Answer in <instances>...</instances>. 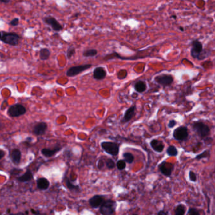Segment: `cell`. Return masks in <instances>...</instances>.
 Here are the masks:
<instances>
[{
	"instance_id": "cell-1",
	"label": "cell",
	"mask_w": 215,
	"mask_h": 215,
	"mask_svg": "<svg viewBox=\"0 0 215 215\" xmlns=\"http://www.w3.org/2000/svg\"><path fill=\"white\" fill-rule=\"evenodd\" d=\"M209 53L208 50H203V46L199 41L195 39L192 41L191 56L193 58L198 60H203L208 57Z\"/></svg>"
},
{
	"instance_id": "cell-2",
	"label": "cell",
	"mask_w": 215,
	"mask_h": 215,
	"mask_svg": "<svg viewBox=\"0 0 215 215\" xmlns=\"http://www.w3.org/2000/svg\"><path fill=\"white\" fill-rule=\"evenodd\" d=\"M192 129L196 134L202 140H207L211 134V129L205 122L201 121H195L193 122Z\"/></svg>"
},
{
	"instance_id": "cell-3",
	"label": "cell",
	"mask_w": 215,
	"mask_h": 215,
	"mask_svg": "<svg viewBox=\"0 0 215 215\" xmlns=\"http://www.w3.org/2000/svg\"><path fill=\"white\" fill-rule=\"evenodd\" d=\"M0 39L2 42L8 44L12 46H16L18 44L19 41L21 39V37L14 32H6L5 31H1Z\"/></svg>"
},
{
	"instance_id": "cell-4",
	"label": "cell",
	"mask_w": 215,
	"mask_h": 215,
	"mask_svg": "<svg viewBox=\"0 0 215 215\" xmlns=\"http://www.w3.org/2000/svg\"><path fill=\"white\" fill-rule=\"evenodd\" d=\"M26 112V108L20 104H15L11 106L7 111L8 115L11 117H18L24 115Z\"/></svg>"
},
{
	"instance_id": "cell-5",
	"label": "cell",
	"mask_w": 215,
	"mask_h": 215,
	"mask_svg": "<svg viewBox=\"0 0 215 215\" xmlns=\"http://www.w3.org/2000/svg\"><path fill=\"white\" fill-rule=\"evenodd\" d=\"M116 208V203L114 201L108 199L105 201L100 207V212L102 215H113Z\"/></svg>"
},
{
	"instance_id": "cell-6",
	"label": "cell",
	"mask_w": 215,
	"mask_h": 215,
	"mask_svg": "<svg viewBox=\"0 0 215 215\" xmlns=\"http://www.w3.org/2000/svg\"><path fill=\"white\" fill-rule=\"evenodd\" d=\"M101 147L106 152L112 156H117L119 152V145L114 142L104 141L101 143Z\"/></svg>"
},
{
	"instance_id": "cell-7",
	"label": "cell",
	"mask_w": 215,
	"mask_h": 215,
	"mask_svg": "<svg viewBox=\"0 0 215 215\" xmlns=\"http://www.w3.org/2000/svg\"><path fill=\"white\" fill-rule=\"evenodd\" d=\"M172 136L174 140L178 141H186L189 137V131L186 126L181 125L177 128L173 132Z\"/></svg>"
},
{
	"instance_id": "cell-8",
	"label": "cell",
	"mask_w": 215,
	"mask_h": 215,
	"mask_svg": "<svg viewBox=\"0 0 215 215\" xmlns=\"http://www.w3.org/2000/svg\"><path fill=\"white\" fill-rule=\"evenodd\" d=\"M92 65L91 64H85L72 66L67 70L66 74L68 77H74L75 76H77L78 74H80L81 73L90 69V68H92Z\"/></svg>"
},
{
	"instance_id": "cell-9",
	"label": "cell",
	"mask_w": 215,
	"mask_h": 215,
	"mask_svg": "<svg viewBox=\"0 0 215 215\" xmlns=\"http://www.w3.org/2000/svg\"><path fill=\"white\" fill-rule=\"evenodd\" d=\"M175 165L173 163L168 162L167 161H162L158 165L159 172L167 177H170L172 172L174 169Z\"/></svg>"
},
{
	"instance_id": "cell-10",
	"label": "cell",
	"mask_w": 215,
	"mask_h": 215,
	"mask_svg": "<svg viewBox=\"0 0 215 215\" xmlns=\"http://www.w3.org/2000/svg\"><path fill=\"white\" fill-rule=\"evenodd\" d=\"M154 81L160 85L166 87L171 85L173 82V77L171 74H161L155 77Z\"/></svg>"
},
{
	"instance_id": "cell-11",
	"label": "cell",
	"mask_w": 215,
	"mask_h": 215,
	"mask_svg": "<svg viewBox=\"0 0 215 215\" xmlns=\"http://www.w3.org/2000/svg\"><path fill=\"white\" fill-rule=\"evenodd\" d=\"M44 22L51 27L53 30L56 32H61L63 27L62 25L54 17L51 16H47L44 18Z\"/></svg>"
},
{
	"instance_id": "cell-12",
	"label": "cell",
	"mask_w": 215,
	"mask_h": 215,
	"mask_svg": "<svg viewBox=\"0 0 215 215\" xmlns=\"http://www.w3.org/2000/svg\"><path fill=\"white\" fill-rule=\"evenodd\" d=\"M48 128L47 124L45 122L37 123L33 128V133L36 136H41L46 133Z\"/></svg>"
},
{
	"instance_id": "cell-13",
	"label": "cell",
	"mask_w": 215,
	"mask_h": 215,
	"mask_svg": "<svg viewBox=\"0 0 215 215\" xmlns=\"http://www.w3.org/2000/svg\"><path fill=\"white\" fill-rule=\"evenodd\" d=\"M136 106H133L126 110L124 114L123 118L121 121V122L126 123L129 122L134 117L136 114Z\"/></svg>"
},
{
	"instance_id": "cell-14",
	"label": "cell",
	"mask_w": 215,
	"mask_h": 215,
	"mask_svg": "<svg viewBox=\"0 0 215 215\" xmlns=\"http://www.w3.org/2000/svg\"><path fill=\"white\" fill-rule=\"evenodd\" d=\"M107 72L104 68L102 66L96 67L93 71V77L97 80H102L106 78Z\"/></svg>"
},
{
	"instance_id": "cell-15",
	"label": "cell",
	"mask_w": 215,
	"mask_h": 215,
	"mask_svg": "<svg viewBox=\"0 0 215 215\" xmlns=\"http://www.w3.org/2000/svg\"><path fill=\"white\" fill-rule=\"evenodd\" d=\"M149 145L153 150L158 153H162L164 150V148H165L163 143L161 141L157 140V139H153V140H151Z\"/></svg>"
},
{
	"instance_id": "cell-16",
	"label": "cell",
	"mask_w": 215,
	"mask_h": 215,
	"mask_svg": "<svg viewBox=\"0 0 215 215\" xmlns=\"http://www.w3.org/2000/svg\"><path fill=\"white\" fill-rule=\"evenodd\" d=\"M104 197L100 195H95L89 200V204L93 208H97L100 207L104 202Z\"/></svg>"
},
{
	"instance_id": "cell-17",
	"label": "cell",
	"mask_w": 215,
	"mask_h": 215,
	"mask_svg": "<svg viewBox=\"0 0 215 215\" xmlns=\"http://www.w3.org/2000/svg\"><path fill=\"white\" fill-rule=\"evenodd\" d=\"M61 149V147H60V146H57V147L54 148V149L43 148L41 150V153L44 157L49 158V157H51L54 156Z\"/></svg>"
},
{
	"instance_id": "cell-18",
	"label": "cell",
	"mask_w": 215,
	"mask_h": 215,
	"mask_svg": "<svg viewBox=\"0 0 215 215\" xmlns=\"http://www.w3.org/2000/svg\"><path fill=\"white\" fill-rule=\"evenodd\" d=\"M10 157L12 161L15 164H16V165H18L21 161V157H22L21 151L18 149H17V148L14 149L11 151Z\"/></svg>"
},
{
	"instance_id": "cell-19",
	"label": "cell",
	"mask_w": 215,
	"mask_h": 215,
	"mask_svg": "<svg viewBox=\"0 0 215 215\" xmlns=\"http://www.w3.org/2000/svg\"><path fill=\"white\" fill-rule=\"evenodd\" d=\"M134 90L137 93L141 94L146 91L147 88V85L145 81L139 80L135 83L134 85Z\"/></svg>"
},
{
	"instance_id": "cell-20",
	"label": "cell",
	"mask_w": 215,
	"mask_h": 215,
	"mask_svg": "<svg viewBox=\"0 0 215 215\" xmlns=\"http://www.w3.org/2000/svg\"><path fill=\"white\" fill-rule=\"evenodd\" d=\"M37 185L40 190H46L49 187V182L46 178H39L37 180Z\"/></svg>"
},
{
	"instance_id": "cell-21",
	"label": "cell",
	"mask_w": 215,
	"mask_h": 215,
	"mask_svg": "<svg viewBox=\"0 0 215 215\" xmlns=\"http://www.w3.org/2000/svg\"><path fill=\"white\" fill-rule=\"evenodd\" d=\"M33 174L32 172L29 170H28L26 172L22 175L18 177L17 178V180L21 182H29L31 180L33 179Z\"/></svg>"
},
{
	"instance_id": "cell-22",
	"label": "cell",
	"mask_w": 215,
	"mask_h": 215,
	"mask_svg": "<svg viewBox=\"0 0 215 215\" xmlns=\"http://www.w3.org/2000/svg\"><path fill=\"white\" fill-rule=\"evenodd\" d=\"M186 209V206L184 204H179L174 208V215H184Z\"/></svg>"
},
{
	"instance_id": "cell-23",
	"label": "cell",
	"mask_w": 215,
	"mask_h": 215,
	"mask_svg": "<svg viewBox=\"0 0 215 215\" xmlns=\"http://www.w3.org/2000/svg\"><path fill=\"white\" fill-rule=\"evenodd\" d=\"M50 55V52L47 48H42L39 52V58L42 61L47 60Z\"/></svg>"
},
{
	"instance_id": "cell-24",
	"label": "cell",
	"mask_w": 215,
	"mask_h": 215,
	"mask_svg": "<svg viewBox=\"0 0 215 215\" xmlns=\"http://www.w3.org/2000/svg\"><path fill=\"white\" fill-rule=\"evenodd\" d=\"M98 51L95 49H88L85 50L83 53V56L85 58H93L97 55Z\"/></svg>"
},
{
	"instance_id": "cell-25",
	"label": "cell",
	"mask_w": 215,
	"mask_h": 215,
	"mask_svg": "<svg viewBox=\"0 0 215 215\" xmlns=\"http://www.w3.org/2000/svg\"><path fill=\"white\" fill-rule=\"evenodd\" d=\"M166 153L169 157H177L179 155V151L175 146L171 145L167 148Z\"/></svg>"
},
{
	"instance_id": "cell-26",
	"label": "cell",
	"mask_w": 215,
	"mask_h": 215,
	"mask_svg": "<svg viewBox=\"0 0 215 215\" xmlns=\"http://www.w3.org/2000/svg\"><path fill=\"white\" fill-rule=\"evenodd\" d=\"M211 155V152L209 149H205L204 150L203 152H201V153L197 155L195 157V159L196 160H200L204 158H209Z\"/></svg>"
},
{
	"instance_id": "cell-27",
	"label": "cell",
	"mask_w": 215,
	"mask_h": 215,
	"mask_svg": "<svg viewBox=\"0 0 215 215\" xmlns=\"http://www.w3.org/2000/svg\"><path fill=\"white\" fill-rule=\"evenodd\" d=\"M123 158H124V160L128 163H132L134 160V155L129 152L124 153Z\"/></svg>"
},
{
	"instance_id": "cell-28",
	"label": "cell",
	"mask_w": 215,
	"mask_h": 215,
	"mask_svg": "<svg viewBox=\"0 0 215 215\" xmlns=\"http://www.w3.org/2000/svg\"><path fill=\"white\" fill-rule=\"evenodd\" d=\"M65 182H66V185L67 186V187L70 189V191H79V187L78 185H74L70 181L69 179L66 178L65 179Z\"/></svg>"
},
{
	"instance_id": "cell-29",
	"label": "cell",
	"mask_w": 215,
	"mask_h": 215,
	"mask_svg": "<svg viewBox=\"0 0 215 215\" xmlns=\"http://www.w3.org/2000/svg\"><path fill=\"white\" fill-rule=\"evenodd\" d=\"M76 53V49L74 46H70L66 50V57L68 59L71 58Z\"/></svg>"
},
{
	"instance_id": "cell-30",
	"label": "cell",
	"mask_w": 215,
	"mask_h": 215,
	"mask_svg": "<svg viewBox=\"0 0 215 215\" xmlns=\"http://www.w3.org/2000/svg\"><path fill=\"white\" fill-rule=\"evenodd\" d=\"M189 181L192 182H196L197 181V177L196 173L193 170L189 171Z\"/></svg>"
},
{
	"instance_id": "cell-31",
	"label": "cell",
	"mask_w": 215,
	"mask_h": 215,
	"mask_svg": "<svg viewBox=\"0 0 215 215\" xmlns=\"http://www.w3.org/2000/svg\"><path fill=\"white\" fill-rule=\"evenodd\" d=\"M106 165L109 169H112L116 167L115 162L110 158H107L106 160Z\"/></svg>"
},
{
	"instance_id": "cell-32",
	"label": "cell",
	"mask_w": 215,
	"mask_h": 215,
	"mask_svg": "<svg viewBox=\"0 0 215 215\" xmlns=\"http://www.w3.org/2000/svg\"><path fill=\"white\" fill-rule=\"evenodd\" d=\"M186 215H200L199 211L195 208H189Z\"/></svg>"
},
{
	"instance_id": "cell-33",
	"label": "cell",
	"mask_w": 215,
	"mask_h": 215,
	"mask_svg": "<svg viewBox=\"0 0 215 215\" xmlns=\"http://www.w3.org/2000/svg\"><path fill=\"white\" fill-rule=\"evenodd\" d=\"M117 167L119 170H124L126 167V162L124 160H120L117 162Z\"/></svg>"
},
{
	"instance_id": "cell-34",
	"label": "cell",
	"mask_w": 215,
	"mask_h": 215,
	"mask_svg": "<svg viewBox=\"0 0 215 215\" xmlns=\"http://www.w3.org/2000/svg\"><path fill=\"white\" fill-rule=\"evenodd\" d=\"M18 23H19V18H14V19H12L10 21V22L9 23V24L13 27L17 26Z\"/></svg>"
},
{
	"instance_id": "cell-35",
	"label": "cell",
	"mask_w": 215,
	"mask_h": 215,
	"mask_svg": "<svg viewBox=\"0 0 215 215\" xmlns=\"http://www.w3.org/2000/svg\"><path fill=\"white\" fill-rule=\"evenodd\" d=\"M177 124V121L175 119H171L170 120L169 124H168V127L170 129L173 128L174 126H175Z\"/></svg>"
},
{
	"instance_id": "cell-36",
	"label": "cell",
	"mask_w": 215,
	"mask_h": 215,
	"mask_svg": "<svg viewBox=\"0 0 215 215\" xmlns=\"http://www.w3.org/2000/svg\"><path fill=\"white\" fill-rule=\"evenodd\" d=\"M104 163L103 161V160H102V159L99 160V161L98 162V165H97V167H98V169L101 170L104 167Z\"/></svg>"
},
{
	"instance_id": "cell-37",
	"label": "cell",
	"mask_w": 215,
	"mask_h": 215,
	"mask_svg": "<svg viewBox=\"0 0 215 215\" xmlns=\"http://www.w3.org/2000/svg\"><path fill=\"white\" fill-rule=\"evenodd\" d=\"M157 215H168V214L164 210H160L157 213Z\"/></svg>"
},
{
	"instance_id": "cell-38",
	"label": "cell",
	"mask_w": 215,
	"mask_h": 215,
	"mask_svg": "<svg viewBox=\"0 0 215 215\" xmlns=\"http://www.w3.org/2000/svg\"><path fill=\"white\" fill-rule=\"evenodd\" d=\"M5 153L4 152V151L3 149L0 150V159H2L3 158V157L5 156Z\"/></svg>"
},
{
	"instance_id": "cell-39",
	"label": "cell",
	"mask_w": 215,
	"mask_h": 215,
	"mask_svg": "<svg viewBox=\"0 0 215 215\" xmlns=\"http://www.w3.org/2000/svg\"><path fill=\"white\" fill-rule=\"evenodd\" d=\"M31 211H32V213L34 214H35V215H40V213H39V211H35V210H34V209H31Z\"/></svg>"
},
{
	"instance_id": "cell-40",
	"label": "cell",
	"mask_w": 215,
	"mask_h": 215,
	"mask_svg": "<svg viewBox=\"0 0 215 215\" xmlns=\"http://www.w3.org/2000/svg\"><path fill=\"white\" fill-rule=\"evenodd\" d=\"M10 2V0H7V1H6V0H1V3H5V4L9 3Z\"/></svg>"
},
{
	"instance_id": "cell-41",
	"label": "cell",
	"mask_w": 215,
	"mask_h": 215,
	"mask_svg": "<svg viewBox=\"0 0 215 215\" xmlns=\"http://www.w3.org/2000/svg\"><path fill=\"white\" fill-rule=\"evenodd\" d=\"M9 215H26V214H23V213H16V214H10Z\"/></svg>"
},
{
	"instance_id": "cell-42",
	"label": "cell",
	"mask_w": 215,
	"mask_h": 215,
	"mask_svg": "<svg viewBox=\"0 0 215 215\" xmlns=\"http://www.w3.org/2000/svg\"><path fill=\"white\" fill-rule=\"evenodd\" d=\"M180 29H181V31H182V32L184 30V29L182 27H180Z\"/></svg>"
},
{
	"instance_id": "cell-43",
	"label": "cell",
	"mask_w": 215,
	"mask_h": 215,
	"mask_svg": "<svg viewBox=\"0 0 215 215\" xmlns=\"http://www.w3.org/2000/svg\"><path fill=\"white\" fill-rule=\"evenodd\" d=\"M171 17H172V18H176V16H175V15H174V16H172Z\"/></svg>"
},
{
	"instance_id": "cell-44",
	"label": "cell",
	"mask_w": 215,
	"mask_h": 215,
	"mask_svg": "<svg viewBox=\"0 0 215 215\" xmlns=\"http://www.w3.org/2000/svg\"><path fill=\"white\" fill-rule=\"evenodd\" d=\"M40 215H47L46 214H40Z\"/></svg>"
},
{
	"instance_id": "cell-45",
	"label": "cell",
	"mask_w": 215,
	"mask_h": 215,
	"mask_svg": "<svg viewBox=\"0 0 215 215\" xmlns=\"http://www.w3.org/2000/svg\"><path fill=\"white\" fill-rule=\"evenodd\" d=\"M133 215H137V214H133Z\"/></svg>"
}]
</instances>
